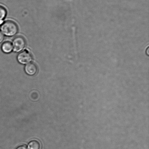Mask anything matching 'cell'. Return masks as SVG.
Listing matches in <instances>:
<instances>
[{"mask_svg":"<svg viewBox=\"0 0 149 149\" xmlns=\"http://www.w3.org/2000/svg\"><path fill=\"white\" fill-rule=\"evenodd\" d=\"M7 13V10L5 8L0 5V20H3L5 18Z\"/></svg>","mask_w":149,"mask_h":149,"instance_id":"cell-7","label":"cell"},{"mask_svg":"<svg viewBox=\"0 0 149 149\" xmlns=\"http://www.w3.org/2000/svg\"><path fill=\"white\" fill-rule=\"evenodd\" d=\"M16 149H28L27 147L24 146H19Z\"/></svg>","mask_w":149,"mask_h":149,"instance_id":"cell-9","label":"cell"},{"mask_svg":"<svg viewBox=\"0 0 149 149\" xmlns=\"http://www.w3.org/2000/svg\"><path fill=\"white\" fill-rule=\"evenodd\" d=\"M12 45L13 51L16 52H21L26 45V41L23 36H15L13 39Z\"/></svg>","mask_w":149,"mask_h":149,"instance_id":"cell-2","label":"cell"},{"mask_svg":"<svg viewBox=\"0 0 149 149\" xmlns=\"http://www.w3.org/2000/svg\"><path fill=\"white\" fill-rule=\"evenodd\" d=\"M149 47H148V48H147V49H146V53L147 55H148V56L149 55Z\"/></svg>","mask_w":149,"mask_h":149,"instance_id":"cell-10","label":"cell"},{"mask_svg":"<svg viewBox=\"0 0 149 149\" xmlns=\"http://www.w3.org/2000/svg\"><path fill=\"white\" fill-rule=\"evenodd\" d=\"M24 70L25 72L27 75L33 76L37 73L38 68L36 64L31 62L26 65Z\"/></svg>","mask_w":149,"mask_h":149,"instance_id":"cell-4","label":"cell"},{"mask_svg":"<svg viewBox=\"0 0 149 149\" xmlns=\"http://www.w3.org/2000/svg\"><path fill=\"white\" fill-rule=\"evenodd\" d=\"M33 55L28 50H23L19 52L17 56V59L19 63L26 65L31 62L33 60Z\"/></svg>","mask_w":149,"mask_h":149,"instance_id":"cell-3","label":"cell"},{"mask_svg":"<svg viewBox=\"0 0 149 149\" xmlns=\"http://www.w3.org/2000/svg\"><path fill=\"white\" fill-rule=\"evenodd\" d=\"M4 36L0 31V43H1L4 40Z\"/></svg>","mask_w":149,"mask_h":149,"instance_id":"cell-8","label":"cell"},{"mask_svg":"<svg viewBox=\"0 0 149 149\" xmlns=\"http://www.w3.org/2000/svg\"><path fill=\"white\" fill-rule=\"evenodd\" d=\"M1 50L2 52L6 54L11 53L13 48L12 44L10 41H5L1 45Z\"/></svg>","mask_w":149,"mask_h":149,"instance_id":"cell-5","label":"cell"},{"mask_svg":"<svg viewBox=\"0 0 149 149\" xmlns=\"http://www.w3.org/2000/svg\"><path fill=\"white\" fill-rule=\"evenodd\" d=\"M3 20H0V26H1V25L3 24Z\"/></svg>","mask_w":149,"mask_h":149,"instance_id":"cell-11","label":"cell"},{"mask_svg":"<svg viewBox=\"0 0 149 149\" xmlns=\"http://www.w3.org/2000/svg\"><path fill=\"white\" fill-rule=\"evenodd\" d=\"M40 144L36 141H31L27 146L28 149H40Z\"/></svg>","mask_w":149,"mask_h":149,"instance_id":"cell-6","label":"cell"},{"mask_svg":"<svg viewBox=\"0 0 149 149\" xmlns=\"http://www.w3.org/2000/svg\"><path fill=\"white\" fill-rule=\"evenodd\" d=\"M1 30L4 36H13L17 34L18 31V27L14 22L9 20L4 22L1 26Z\"/></svg>","mask_w":149,"mask_h":149,"instance_id":"cell-1","label":"cell"}]
</instances>
